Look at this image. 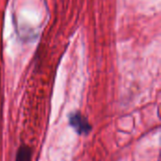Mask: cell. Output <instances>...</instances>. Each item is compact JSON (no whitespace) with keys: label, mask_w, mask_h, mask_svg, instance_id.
<instances>
[{"label":"cell","mask_w":161,"mask_h":161,"mask_svg":"<svg viewBox=\"0 0 161 161\" xmlns=\"http://www.w3.org/2000/svg\"><path fill=\"white\" fill-rule=\"evenodd\" d=\"M69 123L70 125L79 135H88L92 129V126L89 123L88 119L78 111L73 112L70 115Z\"/></svg>","instance_id":"cell-1"},{"label":"cell","mask_w":161,"mask_h":161,"mask_svg":"<svg viewBox=\"0 0 161 161\" xmlns=\"http://www.w3.org/2000/svg\"><path fill=\"white\" fill-rule=\"evenodd\" d=\"M32 150L27 145H22L17 152L16 161H31Z\"/></svg>","instance_id":"cell-2"}]
</instances>
